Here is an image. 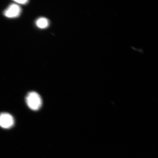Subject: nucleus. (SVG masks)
I'll return each instance as SVG.
<instances>
[{"mask_svg":"<svg viewBox=\"0 0 158 158\" xmlns=\"http://www.w3.org/2000/svg\"><path fill=\"white\" fill-rule=\"evenodd\" d=\"M26 100L29 107L33 110H39L42 105L40 96L35 92H29L26 98Z\"/></svg>","mask_w":158,"mask_h":158,"instance_id":"obj_1","label":"nucleus"},{"mask_svg":"<svg viewBox=\"0 0 158 158\" xmlns=\"http://www.w3.org/2000/svg\"><path fill=\"white\" fill-rule=\"evenodd\" d=\"M14 119L11 114L3 112L0 114V126L5 129L12 127L14 124Z\"/></svg>","mask_w":158,"mask_h":158,"instance_id":"obj_2","label":"nucleus"},{"mask_svg":"<svg viewBox=\"0 0 158 158\" xmlns=\"http://www.w3.org/2000/svg\"><path fill=\"white\" fill-rule=\"evenodd\" d=\"M21 9L19 6L12 4L10 5L4 11V15L6 17L10 18H13L19 17L20 15Z\"/></svg>","mask_w":158,"mask_h":158,"instance_id":"obj_3","label":"nucleus"},{"mask_svg":"<svg viewBox=\"0 0 158 158\" xmlns=\"http://www.w3.org/2000/svg\"><path fill=\"white\" fill-rule=\"evenodd\" d=\"M35 24L39 28L45 29L48 27L49 22L47 19L41 17L37 20Z\"/></svg>","mask_w":158,"mask_h":158,"instance_id":"obj_4","label":"nucleus"},{"mask_svg":"<svg viewBox=\"0 0 158 158\" xmlns=\"http://www.w3.org/2000/svg\"><path fill=\"white\" fill-rule=\"evenodd\" d=\"M17 3L21 4H25L28 2V1L27 0H23V1H15Z\"/></svg>","mask_w":158,"mask_h":158,"instance_id":"obj_5","label":"nucleus"}]
</instances>
